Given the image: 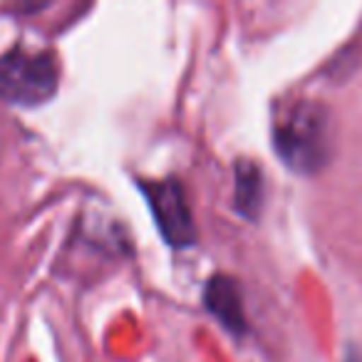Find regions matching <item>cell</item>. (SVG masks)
Listing matches in <instances>:
<instances>
[{"mask_svg":"<svg viewBox=\"0 0 362 362\" xmlns=\"http://www.w3.org/2000/svg\"><path fill=\"white\" fill-rule=\"evenodd\" d=\"M273 149L291 171L313 176L335 154L332 112L317 100H296L273 122Z\"/></svg>","mask_w":362,"mask_h":362,"instance_id":"cell-1","label":"cell"},{"mask_svg":"<svg viewBox=\"0 0 362 362\" xmlns=\"http://www.w3.org/2000/svg\"><path fill=\"white\" fill-rule=\"evenodd\" d=\"M60 70L52 52L18 45L0 55V100L11 105H42L57 92Z\"/></svg>","mask_w":362,"mask_h":362,"instance_id":"cell-2","label":"cell"},{"mask_svg":"<svg viewBox=\"0 0 362 362\" xmlns=\"http://www.w3.org/2000/svg\"><path fill=\"white\" fill-rule=\"evenodd\" d=\"M139 189L144 192L146 204L151 209V216L156 221L161 238L169 246L184 248L197 243V223H194L192 209H189L187 194L176 179L161 181H139Z\"/></svg>","mask_w":362,"mask_h":362,"instance_id":"cell-3","label":"cell"},{"mask_svg":"<svg viewBox=\"0 0 362 362\" xmlns=\"http://www.w3.org/2000/svg\"><path fill=\"white\" fill-rule=\"evenodd\" d=\"M204 303L209 313L226 327L231 335L241 337L246 332V310L238 283L231 276H214L204 288Z\"/></svg>","mask_w":362,"mask_h":362,"instance_id":"cell-4","label":"cell"},{"mask_svg":"<svg viewBox=\"0 0 362 362\" xmlns=\"http://www.w3.org/2000/svg\"><path fill=\"white\" fill-rule=\"evenodd\" d=\"M236 171V211L248 221H256L263 209V171L256 161L238 159Z\"/></svg>","mask_w":362,"mask_h":362,"instance_id":"cell-5","label":"cell"},{"mask_svg":"<svg viewBox=\"0 0 362 362\" xmlns=\"http://www.w3.org/2000/svg\"><path fill=\"white\" fill-rule=\"evenodd\" d=\"M342 362H362V355H360V352H355V350H350Z\"/></svg>","mask_w":362,"mask_h":362,"instance_id":"cell-6","label":"cell"}]
</instances>
